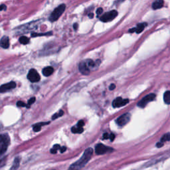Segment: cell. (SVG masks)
Segmentation results:
<instances>
[{
    "label": "cell",
    "mask_w": 170,
    "mask_h": 170,
    "mask_svg": "<svg viewBox=\"0 0 170 170\" xmlns=\"http://www.w3.org/2000/svg\"><path fill=\"white\" fill-rule=\"evenodd\" d=\"M93 153V149L91 147L87 148L84 152L83 155H82V157L76 161L75 163H74L70 166L68 170H80L87 163L89 162V161L91 159L92 155Z\"/></svg>",
    "instance_id": "cell-1"
},
{
    "label": "cell",
    "mask_w": 170,
    "mask_h": 170,
    "mask_svg": "<svg viewBox=\"0 0 170 170\" xmlns=\"http://www.w3.org/2000/svg\"><path fill=\"white\" fill-rule=\"evenodd\" d=\"M10 138L7 134H0V155L4 154L10 145Z\"/></svg>",
    "instance_id": "cell-2"
},
{
    "label": "cell",
    "mask_w": 170,
    "mask_h": 170,
    "mask_svg": "<svg viewBox=\"0 0 170 170\" xmlns=\"http://www.w3.org/2000/svg\"><path fill=\"white\" fill-rule=\"evenodd\" d=\"M65 8H66V6H65L64 4L60 5L59 7H57L56 9H55V10L52 12V13L50 15L49 21H52V22L57 21V19L61 17L62 13H64Z\"/></svg>",
    "instance_id": "cell-3"
},
{
    "label": "cell",
    "mask_w": 170,
    "mask_h": 170,
    "mask_svg": "<svg viewBox=\"0 0 170 170\" xmlns=\"http://www.w3.org/2000/svg\"><path fill=\"white\" fill-rule=\"evenodd\" d=\"M155 98V95L154 94H149V95H147L145 97L142 98V100H140V102L138 103V106L140 108H144L147 105L149 102L153 101Z\"/></svg>",
    "instance_id": "cell-4"
},
{
    "label": "cell",
    "mask_w": 170,
    "mask_h": 170,
    "mask_svg": "<svg viewBox=\"0 0 170 170\" xmlns=\"http://www.w3.org/2000/svg\"><path fill=\"white\" fill-rule=\"evenodd\" d=\"M111 151H112V149L111 147H107L102 144H97L95 147V151L98 155H102V154L108 153V152H110Z\"/></svg>",
    "instance_id": "cell-5"
},
{
    "label": "cell",
    "mask_w": 170,
    "mask_h": 170,
    "mask_svg": "<svg viewBox=\"0 0 170 170\" xmlns=\"http://www.w3.org/2000/svg\"><path fill=\"white\" fill-rule=\"evenodd\" d=\"M118 15V12L115 10H112L111 12L105 13L100 17V20L103 22H108L113 20Z\"/></svg>",
    "instance_id": "cell-6"
},
{
    "label": "cell",
    "mask_w": 170,
    "mask_h": 170,
    "mask_svg": "<svg viewBox=\"0 0 170 170\" xmlns=\"http://www.w3.org/2000/svg\"><path fill=\"white\" fill-rule=\"evenodd\" d=\"M131 115L130 114L126 113L123 114V115L120 116L119 118H118L116 120V123L118 126H123L126 125L128 122H129L130 120Z\"/></svg>",
    "instance_id": "cell-7"
},
{
    "label": "cell",
    "mask_w": 170,
    "mask_h": 170,
    "mask_svg": "<svg viewBox=\"0 0 170 170\" xmlns=\"http://www.w3.org/2000/svg\"><path fill=\"white\" fill-rule=\"evenodd\" d=\"M27 78L32 82H39L41 79L40 76L36 70L31 69L27 74Z\"/></svg>",
    "instance_id": "cell-8"
},
{
    "label": "cell",
    "mask_w": 170,
    "mask_h": 170,
    "mask_svg": "<svg viewBox=\"0 0 170 170\" xmlns=\"http://www.w3.org/2000/svg\"><path fill=\"white\" fill-rule=\"evenodd\" d=\"M129 100L128 99H123V98L118 97L116 98L112 102V106L114 108H120L122 106H125L126 104H128Z\"/></svg>",
    "instance_id": "cell-9"
},
{
    "label": "cell",
    "mask_w": 170,
    "mask_h": 170,
    "mask_svg": "<svg viewBox=\"0 0 170 170\" xmlns=\"http://www.w3.org/2000/svg\"><path fill=\"white\" fill-rule=\"evenodd\" d=\"M16 87V83L15 82H10L9 83L5 84L2 86H0V93H4L6 91H10L11 89H13Z\"/></svg>",
    "instance_id": "cell-10"
},
{
    "label": "cell",
    "mask_w": 170,
    "mask_h": 170,
    "mask_svg": "<svg viewBox=\"0 0 170 170\" xmlns=\"http://www.w3.org/2000/svg\"><path fill=\"white\" fill-rule=\"evenodd\" d=\"M79 70L84 75H88L90 74V68L85 62H81L80 63Z\"/></svg>",
    "instance_id": "cell-11"
},
{
    "label": "cell",
    "mask_w": 170,
    "mask_h": 170,
    "mask_svg": "<svg viewBox=\"0 0 170 170\" xmlns=\"http://www.w3.org/2000/svg\"><path fill=\"white\" fill-rule=\"evenodd\" d=\"M0 47L4 49H8L10 47V41L8 37H4L0 40Z\"/></svg>",
    "instance_id": "cell-12"
},
{
    "label": "cell",
    "mask_w": 170,
    "mask_h": 170,
    "mask_svg": "<svg viewBox=\"0 0 170 170\" xmlns=\"http://www.w3.org/2000/svg\"><path fill=\"white\" fill-rule=\"evenodd\" d=\"M163 6V0H155L152 4V8L153 10H157L161 8Z\"/></svg>",
    "instance_id": "cell-13"
},
{
    "label": "cell",
    "mask_w": 170,
    "mask_h": 170,
    "mask_svg": "<svg viewBox=\"0 0 170 170\" xmlns=\"http://www.w3.org/2000/svg\"><path fill=\"white\" fill-rule=\"evenodd\" d=\"M54 72V69H53V67L51 66H47V67H45V68H43V74L44 76H49L51 75Z\"/></svg>",
    "instance_id": "cell-14"
},
{
    "label": "cell",
    "mask_w": 170,
    "mask_h": 170,
    "mask_svg": "<svg viewBox=\"0 0 170 170\" xmlns=\"http://www.w3.org/2000/svg\"><path fill=\"white\" fill-rule=\"evenodd\" d=\"M19 164H20V158L19 157H16L14 159L13 165L11 167V168L10 169V170H17V169L19 168Z\"/></svg>",
    "instance_id": "cell-15"
},
{
    "label": "cell",
    "mask_w": 170,
    "mask_h": 170,
    "mask_svg": "<svg viewBox=\"0 0 170 170\" xmlns=\"http://www.w3.org/2000/svg\"><path fill=\"white\" fill-rule=\"evenodd\" d=\"M163 100L166 104H170V91H167L164 93Z\"/></svg>",
    "instance_id": "cell-16"
},
{
    "label": "cell",
    "mask_w": 170,
    "mask_h": 170,
    "mask_svg": "<svg viewBox=\"0 0 170 170\" xmlns=\"http://www.w3.org/2000/svg\"><path fill=\"white\" fill-rule=\"evenodd\" d=\"M146 25V23H140V24H138L137 25V27H136V32L137 33H140L142 32V31L144 30V28H145V27Z\"/></svg>",
    "instance_id": "cell-17"
},
{
    "label": "cell",
    "mask_w": 170,
    "mask_h": 170,
    "mask_svg": "<svg viewBox=\"0 0 170 170\" xmlns=\"http://www.w3.org/2000/svg\"><path fill=\"white\" fill-rule=\"evenodd\" d=\"M169 140H170V133H166V134H165L164 135L161 137L159 142L163 144L164 142H168Z\"/></svg>",
    "instance_id": "cell-18"
},
{
    "label": "cell",
    "mask_w": 170,
    "mask_h": 170,
    "mask_svg": "<svg viewBox=\"0 0 170 170\" xmlns=\"http://www.w3.org/2000/svg\"><path fill=\"white\" fill-rule=\"evenodd\" d=\"M71 131L74 134H80L83 132V128H80V127H73L72 129H71Z\"/></svg>",
    "instance_id": "cell-19"
},
{
    "label": "cell",
    "mask_w": 170,
    "mask_h": 170,
    "mask_svg": "<svg viewBox=\"0 0 170 170\" xmlns=\"http://www.w3.org/2000/svg\"><path fill=\"white\" fill-rule=\"evenodd\" d=\"M19 42H20L21 44H23V45H27V44L29 43V39L27 37H26L23 36L19 38Z\"/></svg>",
    "instance_id": "cell-20"
},
{
    "label": "cell",
    "mask_w": 170,
    "mask_h": 170,
    "mask_svg": "<svg viewBox=\"0 0 170 170\" xmlns=\"http://www.w3.org/2000/svg\"><path fill=\"white\" fill-rule=\"evenodd\" d=\"M63 114H64V112L62 111V110H60V111H59L58 113L55 114H54V115L52 116V119H53V120L57 119V118H58L59 117H61V116H62L63 115Z\"/></svg>",
    "instance_id": "cell-21"
},
{
    "label": "cell",
    "mask_w": 170,
    "mask_h": 170,
    "mask_svg": "<svg viewBox=\"0 0 170 170\" xmlns=\"http://www.w3.org/2000/svg\"><path fill=\"white\" fill-rule=\"evenodd\" d=\"M86 63H87V64L88 65V66H89V68H90V67H95V65H96L95 62L93 61H92V60H91V59L87 60Z\"/></svg>",
    "instance_id": "cell-22"
},
{
    "label": "cell",
    "mask_w": 170,
    "mask_h": 170,
    "mask_svg": "<svg viewBox=\"0 0 170 170\" xmlns=\"http://www.w3.org/2000/svg\"><path fill=\"white\" fill-rule=\"evenodd\" d=\"M41 126H40L39 124H35L33 126V130L35 131V132H39V131L41 130Z\"/></svg>",
    "instance_id": "cell-23"
},
{
    "label": "cell",
    "mask_w": 170,
    "mask_h": 170,
    "mask_svg": "<svg viewBox=\"0 0 170 170\" xmlns=\"http://www.w3.org/2000/svg\"><path fill=\"white\" fill-rule=\"evenodd\" d=\"M52 35V33L48 32L47 33H43V34H37V33H34V34L31 35V36L36 37V36H41V35Z\"/></svg>",
    "instance_id": "cell-24"
},
{
    "label": "cell",
    "mask_w": 170,
    "mask_h": 170,
    "mask_svg": "<svg viewBox=\"0 0 170 170\" xmlns=\"http://www.w3.org/2000/svg\"><path fill=\"white\" fill-rule=\"evenodd\" d=\"M35 97H33V98H30V99L28 100V103H27L28 106H27V107L29 108V106H30V105H31L33 102H35Z\"/></svg>",
    "instance_id": "cell-25"
},
{
    "label": "cell",
    "mask_w": 170,
    "mask_h": 170,
    "mask_svg": "<svg viewBox=\"0 0 170 170\" xmlns=\"http://www.w3.org/2000/svg\"><path fill=\"white\" fill-rule=\"evenodd\" d=\"M17 106H19V107H25V106H27L26 104H25L23 102H21V101H19V102H17Z\"/></svg>",
    "instance_id": "cell-26"
},
{
    "label": "cell",
    "mask_w": 170,
    "mask_h": 170,
    "mask_svg": "<svg viewBox=\"0 0 170 170\" xmlns=\"http://www.w3.org/2000/svg\"><path fill=\"white\" fill-rule=\"evenodd\" d=\"M84 122L82 120H80L78 121V122L77 123V126H76L80 127V128H82L84 126Z\"/></svg>",
    "instance_id": "cell-27"
},
{
    "label": "cell",
    "mask_w": 170,
    "mask_h": 170,
    "mask_svg": "<svg viewBox=\"0 0 170 170\" xmlns=\"http://www.w3.org/2000/svg\"><path fill=\"white\" fill-rule=\"evenodd\" d=\"M102 12H103V10H102V8H98V9H97V15H100V14L102 13Z\"/></svg>",
    "instance_id": "cell-28"
},
{
    "label": "cell",
    "mask_w": 170,
    "mask_h": 170,
    "mask_svg": "<svg viewBox=\"0 0 170 170\" xmlns=\"http://www.w3.org/2000/svg\"><path fill=\"white\" fill-rule=\"evenodd\" d=\"M66 147H64V146H62V147H60V151H61V153H63V152H64V151H66Z\"/></svg>",
    "instance_id": "cell-29"
},
{
    "label": "cell",
    "mask_w": 170,
    "mask_h": 170,
    "mask_svg": "<svg viewBox=\"0 0 170 170\" xmlns=\"http://www.w3.org/2000/svg\"><path fill=\"white\" fill-rule=\"evenodd\" d=\"M109 138L110 135L108 134H107V133H105V134L103 135V138H104V139H108Z\"/></svg>",
    "instance_id": "cell-30"
},
{
    "label": "cell",
    "mask_w": 170,
    "mask_h": 170,
    "mask_svg": "<svg viewBox=\"0 0 170 170\" xmlns=\"http://www.w3.org/2000/svg\"><path fill=\"white\" fill-rule=\"evenodd\" d=\"M110 140H111V141H113L114 140V138H115V136H114V135L113 134H110Z\"/></svg>",
    "instance_id": "cell-31"
},
{
    "label": "cell",
    "mask_w": 170,
    "mask_h": 170,
    "mask_svg": "<svg viewBox=\"0 0 170 170\" xmlns=\"http://www.w3.org/2000/svg\"><path fill=\"white\" fill-rule=\"evenodd\" d=\"M57 149H55V148L53 147V149H51V151H50V152H51V153H53V154H54V153H57Z\"/></svg>",
    "instance_id": "cell-32"
},
{
    "label": "cell",
    "mask_w": 170,
    "mask_h": 170,
    "mask_svg": "<svg viewBox=\"0 0 170 170\" xmlns=\"http://www.w3.org/2000/svg\"><path fill=\"white\" fill-rule=\"evenodd\" d=\"M115 87H116L115 84H112L110 86L109 89H110V90H114V89H115Z\"/></svg>",
    "instance_id": "cell-33"
},
{
    "label": "cell",
    "mask_w": 170,
    "mask_h": 170,
    "mask_svg": "<svg viewBox=\"0 0 170 170\" xmlns=\"http://www.w3.org/2000/svg\"><path fill=\"white\" fill-rule=\"evenodd\" d=\"M78 25L77 23H74V24L73 25L74 29V30H77V29H78Z\"/></svg>",
    "instance_id": "cell-34"
},
{
    "label": "cell",
    "mask_w": 170,
    "mask_h": 170,
    "mask_svg": "<svg viewBox=\"0 0 170 170\" xmlns=\"http://www.w3.org/2000/svg\"><path fill=\"white\" fill-rule=\"evenodd\" d=\"M89 18H91V19H92V18H93V17H94V14H93V13H89Z\"/></svg>",
    "instance_id": "cell-35"
}]
</instances>
